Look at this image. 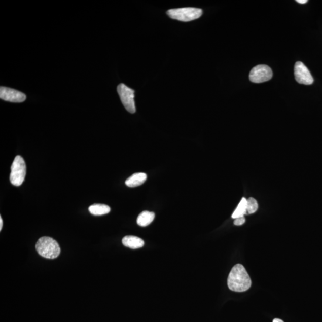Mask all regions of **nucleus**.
<instances>
[{
  "mask_svg": "<svg viewBox=\"0 0 322 322\" xmlns=\"http://www.w3.org/2000/svg\"><path fill=\"white\" fill-rule=\"evenodd\" d=\"M252 284V279L242 264H236L232 268L228 279V285L230 290L245 292L249 289Z\"/></svg>",
  "mask_w": 322,
  "mask_h": 322,
  "instance_id": "nucleus-1",
  "label": "nucleus"
},
{
  "mask_svg": "<svg viewBox=\"0 0 322 322\" xmlns=\"http://www.w3.org/2000/svg\"><path fill=\"white\" fill-rule=\"evenodd\" d=\"M37 252L46 259H55L60 255V248L56 240L50 237L44 236L37 241Z\"/></svg>",
  "mask_w": 322,
  "mask_h": 322,
  "instance_id": "nucleus-2",
  "label": "nucleus"
},
{
  "mask_svg": "<svg viewBox=\"0 0 322 322\" xmlns=\"http://www.w3.org/2000/svg\"><path fill=\"white\" fill-rule=\"evenodd\" d=\"M202 10L194 8H184L169 10L167 15L173 19L182 22H190L197 19L202 15Z\"/></svg>",
  "mask_w": 322,
  "mask_h": 322,
  "instance_id": "nucleus-3",
  "label": "nucleus"
},
{
  "mask_svg": "<svg viewBox=\"0 0 322 322\" xmlns=\"http://www.w3.org/2000/svg\"><path fill=\"white\" fill-rule=\"evenodd\" d=\"M26 174V165L24 159L19 155L16 156L11 167L10 182L15 186L22 185L25 178Z\"/></svg>",
  "mask_w": 322,
  "mask_h": 322,
  "instance_id": "nucleus-4",
  "label": "nucleus"
},
{
  "mask_svg": "<svg viewBox=\"0 0 322 322\" xmlns=\"http://www.w3.org/2000/svg\"><path fill=\"white\" fill-rule=\"evenodd\" d=\"M117 91L125 109L131 114L135 113L136 109L134 101V90L124 84H120L117 87Z\"/></svg>",
  "mask_w": 322,
  "mask_h": 322,
  "instance_id": "nucleus-5",
  "label": "nucleus"
},
{
  "mask_svg": "<svg viewBox=\"0 0 322 322\" xmlns=\"http://www.w3.org/2000/svg\"><path fill=\"white\" fill-rule=\"evenodd\" d=\"M273 72L269 66L260 64L254 67L249 74V80L254 83H262L272 79Z\"/></svg>",
  "mask_w": 322,
  "mask_h": 322,
  "instance_id": "nucleus-6",
  "label": "nucleus"
},
{
  "mask_svg": "<svg viewBox=\"0 0 322 322\" xmlns=\"http://www.w3.org/2000/svg\"><path fill=\"white\" fill-rule=\"evenodd\" d=\"M294 75L298 83L304 85H311L314 82V79L309 70L301 62H297L295 64Z\"/></svg>",
  "mask_w": 322,
  "mask_h": 322,
  "instance_id": "nucleus-7",
  "label": "nucleus"
},
{
  "mask_svg": "<svg viewBox=\"0 0 322 322\" xmlns=\"http://www.w3.org/2000/svg\"><path fill=\"white\" fill-rule=\"evenodd\" d=\"M0 99L12 103H21L26 99V95L20 91L10 88L1 87L0 88Z\"/></svg>",
  "mask_w": 322,
  "mask_h": 322,
  "instance_id": "nucleus-8",
  "label": "nucleus"
},
{
  "mask_svg": "<svg viewBox=\"0 0 322 322\" xmlns=\"http://www.w3.org/2000/svg\"><path fill=\"white\" fill-rule=\"evenodd\" d=\"M147 174L144 173V172H137V173H135L127 178V181H125V185L130 188L138 187V186L143 185L147 181Z\"/></svg>",
  "mask_w": 322,
  "mask_h": 322,
  "instance_id": "nucleus-9",
  "label": "nucleus"
},
{
  "mask_svg": "<svg viewBox=\"0 0 322 322\" xmlns=\"http://www.w3.org/2000/svg\"><path fill=\"white\" fill-rule=\"evenodd\" d=\"M123 245L131 249L142 248L145 245L143 239L134 236H126L122 240Z\"/></svg>",
  "mask_w": 322,
  "mask_h": 322,
  "instance_id": "nucleus-10",
  "label": "nucleus"
},
{
  "mask_svg": "<svg viewBox=\"0 0 322 322\" xmlns=\"http://www.w3.org/2000/svg\"><path fill=\"white\" fill-rule=\"evenodd\" d=\"M155 217V215L154 212L148 211L142 212L138 217L137 223L140 226H148L154 221Z\"/></svg>",
  "mask_w": 322,
  "mask_h": 322,
  "instance_id": "nucleus-11",
  "label": "nucleus"
},
{
  "mask_svg": "<svg viewBox=\"0 0 322 322\" xmlns=\"http://www.w3.org/2000/svg\"><path fill=\"white\" fill-rule=\"evenodd\" d=\"M90 212L94 216H102L107 214L111 211L109 206L104 204H94L89 208Z\"/></svg>",
  "mask_w": 322,
  "mask_h": 322,
  "instance_id": "nucleus-12",
  "label": "nucleus"
},
{
  "mask_svg": "<svg viewBox=\"0 0 322 322\" xmlns=\"http://www.w3.org/2000/svg\"><path fill=\"white\" fill-rule=\"evenodd\" d=\"M246 208L247 199L243 198L239 203L238 206H237L235 211L233 213L232 218L234 219L243 218L244 216L246 214Z\"/></svg>",
  "mask_w": 322,
  "mask_h": 322,
  "instance_id": "nucleus-13",
  "label": "nucleus"
},
{
  "mask_svg": "<svg viewBox=\"0 0 322 322\" xmlns=\"http://www.w3.org/2000/svg\"><path fill=\"white\" fill-rule=\"evenodd\" d=\"M258 208H259V205L255 199L249 198L247 199L246 214H252L255 213Z\"/></svg>",
  "mask_w": 322,
  "mask_h": 322,
  "instance_id": "nucleus-14",
  "label": "nucleus"
},
{
  "mask_svg": "<svg viewBox=\"0 0 322 322\" xmlns=\"http://www.w3.org/2000/svg\"><path fill=\"white\" fill-rule=\"evenodd\" d=\"M245 222V219L243 217V218H239L238 219H236L235 221H234V225L236 226H241L243 225Z\"/></svg>",
  "mask_w": 322,
  "mask_h": 322,
  "instance_id": "nucleus-15",
  "label": "nucleus"
},
{
  "mask_svg": "<svg viewBox=\"0 0 322 322\" xmlns=\"http://www.w3.org/2000/svg\"><path fill=\"white\" fill-rule=\"evenodd\" d=\"M296 2L300 4H306L308 2L307 0H297Z\"/></svg>",
  "mask_w": 322,
  "mask_h": 322,
  "instance_id": "nucleus-16",
  "label": "nucleus"
},
{
  "mask_svg": "<svg viewBox=\"0 0 322 322\" xmlns=\"http://www.w3.org/2000/svg\"><path fill=\"white\" fill-rule=\"evenodd\" d=\"M3 225V219L2 218V217H0V230H2Z\"/></svg>",
  "mask_w": 322,
  "mask_h": 322,
  "instance_id": "nucleus-17",
  "label": "nucleus"
},
{
  "mask_svg": "<svg viewBox=\"0 0 322 322\" xmlns=\"http://www.w3.org/2000/svg\"><path fill=\"white\" fill-rule=\"evenodd\" d=\"M273 322H284L282 320L279 319V318H274Z\"/></svg>",
  "mask_w": 322,
  "mask_h": 322,
  "instance_id": "nucleus-18",
  "label": "nucleus"
}]
</instances>
